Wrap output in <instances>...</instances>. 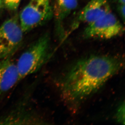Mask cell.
Segmentation results:
<instances>
[{"instance_id": "obj_1", "label": "cell", "mask_w": 125, "mask_h": 125, "mask_svg": "<svg viewBox=\"0 0 125 125\" xmlns=\"http://www.w3.org/2000/svg\"><path fill=\"white\" fill-rule=\"evenodd\" d=\"M122 58L92 55L77 62L63 79L61 85L64 100L77 105L96 93L123 69Z\"/></svg>"}, {"instance_id": "obj_2", "label": "cell", "mask_w": 125, "mask_h": 125, "mask_svg": "<svg viewBox=\"0 0 125 125\" xmlns=\"http://www.w3.org/2000/svg\"><path fill=\"white\" fill-rule=\"evenodd\" d=\"M50 38L44 34L31 45L19 57L16 65L20 80L35 73L50 57Z\"/></svg>"}, {"instance_id": "obj_3", "label": "cell", "mask_w": 125, "mask_h": 125, "mask_svg": "<svg viewBox=\"0 0 125 125\" xmlns=\"http://www.w3.org/2000/svg\"><path fill=\"white\" fill-rule=\"evenodd\" d=\"M52 14L50 0H30L20 13V26L24 32H28L49 20Z\"/></svg>"}, {"instance_id": "obj_4", "label": "cell", "mask_w": 125, "mask_h": 125, "mask_svg": "<svg viewBox=\"0 0 125 125\" xmlns=\"http://www.w3.org/2000/svg\"><path fill=\"white\" fill-rule=\"evenodd\" d=\"M88 24L83 33L85 39H110L122 35L124 31L123 25L111 11Z\"/></svg>"}, {"instance_id": "obj_5", "label": "cell", "mask_w": 125, "mask_h": 125, "mask_svg": "<svg viewBox=\"0 0 125 125\" xmlns=\"http://www.w3.org/2000/svg\"><path fill=\"white\" fill-rule=\"evenodd\" d=\"M23 31L18 18L8 19L0 27V58L11 56L21 43Z\"/></svg>"}, {"instance_id": "obj_6", "label": "cell", "mask_w": 125, "mask_h": 125, "mask_svg": "<svg viewBox=\"0 0 125 125\" xmlns=\"http://www.w3.org/2000/svg\"><path fill=\"white\" fill-rule=\"evenodd\" d=\"M10 57L3 58L0 62V96L20 81L16 63Z\"/></svg>"}, {"instance_id": "obj_7", "label": "cell", "mask_w": 125, "mask_h": 125, "mask_svg": "<svg viewBox=\"0 0 125 125\" xmlns=\"http://www.w3.org/2000/svg\"><path fill=\"white\" fill-rule=\"evenodd\" d=\"M111 12L108 0H91L81 11L79 20L89 24Z\"/></svg>"}, {"instance_id": "obj_8", "label": "cell", "mask_w": 125, "mask_h": 125, "mask_svg": "<svg viewBox=\"0 0 125 125\" xmlns=\"http://www.w3.org/2000/svg\"><path fill=\"white\" fill-rule=\"evenodd\" d=\"M78 5L77 0H55L53 13L56 20L60 23L75 9Z\"/></svg>"}, {"instance_id": "obj_9", "label": "cell", "mask_w": 125, "mask_h": 125, "mask_svg": "<svg viewBox=\"0 0 125 125\" xmlns=\"http://www.w3.org/2000/svg\"><path fill=\"white\" fill-rule=\"evenodd\" d=\"M117 122L122 124H125V103L124 102L119 105L115 114Z\"/></svg>"}, {"instance_id": "obj_10", "label": "cell", "mask_w": 125, "mask_h": 125, "mask_svg": "<svg viewBox=\"0 0 125 125\" xmlns=\"http://www.w3.org/2000/svg\"><path fill=\"white\" fill-rule=\"evenodd\" d=\"M21 0H3V2L7 8L11 10H15L18 8Z\"/></svg>"}, {"instance_id": "obj_11", "label": "cell", "mask_w": 125, "mask_h": 125, "mask_svg": "<svg viewBox=\"0 0 125 125\" xmlns=\"http://www.w3.org/2000/svg\"><path fill=\"white\" fill-rule=\"evenodd\" d=\"M119 12L122 18L123 19L124 21L125 20V4H119V6L118 7Z\"/></svg>"}, {"instance_id": "obj_12", "label": "cell", "mask_w": 125, "mask_h": 125, "mask_svg": "<svg viewBox=\"0 0 125 125\" xmlns=\"http://www.w3.org/2000/svg\"><path fill=\"white\" fill-rule=\"evenodd\" d=\"M115 1L119 4H125V0H115Z\"/></svg>"}, {"instance_id": "obj_13", "label": "cell", "mask_w": 125, "mask_h": 125, "mask_svg": "<svg viewBox=\"0 0 125 125\" xmlns=\"http://www.w3.org/2000/svg\"><path fill=\"white\" fill-rule=\"evenodd\" d=\"M3 0H0V9L2 7V3H3Z\"/></svg>"}]
</instances>
